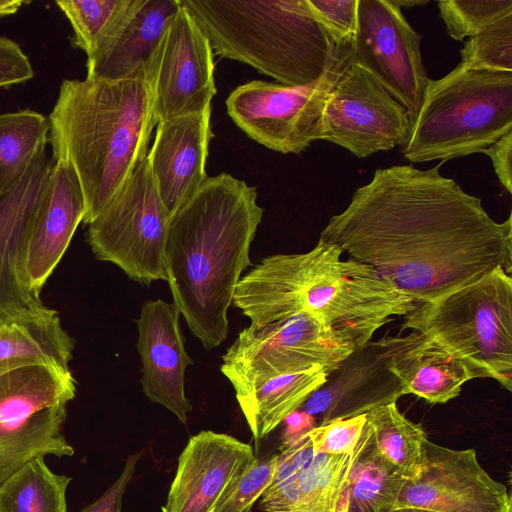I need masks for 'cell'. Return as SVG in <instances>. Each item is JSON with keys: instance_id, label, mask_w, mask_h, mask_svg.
Segmentation results:
<instances>
[{"instance_id": "6da1fadb", "label": "cell", "mask_w": 512, "mask_h": 512, "mask_svg": "<svg viewBox=\"0 0 512 512\" xmlns=\"http://www.w3.org/2000/svg\"><path fill=\"white\" fill-rule=\"evenodd\" d=\"M377 169L319 241L378 275L417 303L472 284L496 269L512 273V217L496 222L482 200L440 168Z\"/></svg>"}, {"instance_id": "7a4b0ae2", "label": "cell", "mask_w": 512, "mask_h": 512, "mask_svg": "<svg viewBox=\"0 0 512 512\" xmlns=\"http://www.w3.org/2000/svg\"><path fill=\"white\" fill-rule=\"evenodd\" d=\"M256 187L228 173L207 177L169 221L165 246L173 304L206 349L228 334V308L261 222Z\"/></svg>"}, {"instance_id": "3957f363", "label": "cell", "mask_w": 512, "mask_h": 512, "mask_svg": "<svg viewBox=\"0 0 512 512\" xmlns=\"http://www.w3.org/2000/svg\"><path fill=\"white\" fill-rule=\"evenodd\" d=\"M342 254L318 240L305 253L269 256L239 280L232 303L257 325L309 313L358 350L417 302Z\"/></svg>"}, {"instance_id": "277c9868", "label": "cell", "mask_w": 512, "mask_h": 512, "mask_svg": "<svg viewBox=\"0 0 512 512\" xmlns=\"http://www.w3.org/2000/svg\"><path fill=\"white\" fill-rule=\"evenodd\" d=\"M48 122L52 159L74 169L88 225L147 157L157 121L146 71L119 80H63Z\"/></svg>"}, {"instance_id": "5b68a950", "label": "cell", "mask_w": 512, "mask_h": 512, "mask_svg": "<svg viewBox=\"0 0 512 512\" xmlns=\"http://www.w3.org/2000/svg\"><path fill=\"white\" fill-rule=\"evenodd\" d=\"M212 51L291 87L318 81L336 51L307 0H180Z\"/></svg>"}, {"instance_id": "8992f818", "label": "cell", "mask_w": 512, "mask_h": 512, "mask_svg": "<svg viewBox=\"0 0 512 512\" xmlns=\"http://www.w3.org/2000/svg\"><path fill=\"white\" fill-rule=\"evenodd\" d=\"M512 131V72L460 63L429 81L401 152L412 163L481 153Z\"/></svg>"}, {"instance_id": "52a82bcc", "label": "cell", "mask_w": 512, "mask_h": 512, "mask_svg": "<svg viewBox=\"0 0 512 512\" xmlns=\"http://www.w3.org/2000/svg\"><path fill=\"white\" fill-rule=\"evenodd\" d=\"M401 331L420 333L467 363L480 378L512 389V277L499 268L432 301L416 303Z\"/></svg>"}, {"instance_id": "ba28073f", "label": "cell", "mask_w": 512, "mask_h": 512, "mask_svg": "<svg viewBox=\"0 0 512 512\" xmlns=\"http://www.w3.org/2000/svg\"><path fill=\"white\" fill-rule=\"evenodd\" d=\"M355 351L321 320L299 313L243 329L223 355L221 372L239 398L281 375L313 368L330 374Z\"/></svg>"}, {"instance_id": "9c48e42d", "label": "cell", "mask_w": 512, "mask_h": 512, "mask_svg": "<svg viewBox=\"0 0 512 512\" xmlns=\"http://www.w3.org/2000/svg\"><path fill=\"white\" fill-rule=\"evenodd\" d=\"M170 218L146 157L88 224L87 242L98 260L113 263L134 281L146 285L167 281Z\"/></svg>"}, {"instance_id": "30bf717a", "label": "cell", "mask_w": 512, "mask_h": 512, "mask_svg": "<svg viewBox=\"0 0 512 512\" xmlns=\"http://www.w3.org/2000/svg\"><path fill=\"white\" fill-rule=\"evenodd\" d=\"M351 63L352 42L336 45L333 59L318 81L298 87L250 81L230 93L227 113L248 137L263 146L283 154H300L320 139L328 95Z\"/></svg>"}, {"instance_id": "8fae6325", "label": "cell", "mask_w": 512, "mask_h": 512, "mask_svg": "<svg viewBox=\"0 0 512 512\" xmlns=\"http://www.w3.org/2000/svg\"><path fill=\"white\" fill-rule=\"evenodd\" d=\"M411 125L405 106L352 60L328 95L320 139L365 158L403 146Z\"/></svg>"}, {"instance_id": "7c38bea8", "label": "cell", "mask_w": 512, "mask_h": 512, "mask_svg": "<svg viewBox=\"0 0 512 512\" xmlns=\"http://www.w3.org/2000/svg\"><path fill=\"white\" fill-rule=\"evenodd\" d=\"M421 40L391 0H358L353 63L404 105L412 121L430 81L421 56Z\"/></svg>"}, {"instance_id": "4fadbf2b", "label": "cell", "mask_w": 512, "mask_h": 512, "mask_svg": "<svg viewBox=\"0 0 512 512\" xmlns=\"http://www.w3.org/2000/svg\"><path fill=\"white\" fill-rule=\"evenodd\" d=\"M146 77L157 124L211 106L216 94L214 53L207 36L181 2L146 68Z\"/></svg>"}, {"instance_id": "5bb4252c", "label": "cell", "mask_w": 512, "mask_h": 512, "mask_svg": "<svg viewBox=\"0 0 512 512\" xmlns=\"http://www.w3.org/2000/svg\"><path fill=\"white\" fill-rule=\"evenodd\" d=\"M398 508L512 512V499L507 487L482 468L474 449L453 450L428 439L419 471L399 493Z\"/></svg>"}, {"instance_id": "9a60e30c", "label": "cell", "mask_w": 512, "mask_h": 512, "mask_svg": "<svg viewBox=\"0 0 512 512\" xmlns=\"http://www.w3.org/2000/svg\"><path fill=\"white\" fill-rule=\"evenodd\" d=\"M46 146L0 195V316L45 306L30 288L26 264L33 224L54 165Z\"/></svg>"}, {"instance_id": "2e32d148", "label": "cell", "mask_w": 512, "mask_h": 512, "mask_svg": "<svg viewBox=\"0 0 512 512\" xmlns=\"http://www.w3.org/2000/svg\"><path fill=\"white\" fill-rule=\"evenodd\" d=\"M257 458L249 444L201 431L179 456L162 512H212L228 484Z\"/></svg>"}, {"instance_id": "e0dca14e", "label": "cell", "mask_w": 512, "mask_h": 512, "mask_svg": "<svg viewBox=\"0 0 512 512\" xmlns=\"http://www.w3.org/2000/svg\"><path fill=\"white\" fill-rule=\"evenodd\" d=\"M179 316L173 303L146 301L137 320V350L145 395L185 423L192 405L185 395L184 375L192 360L185 350Z\"/></svg>"}, {"instance_id": "ac0fdd59", "label": "cell", "mask_w": 512, "mask_h": 512, "mask_svg": "<svg viewBox=\"0 0 512 512\" xmlns=\"http://www.w3.org/2000/svg\"><path fill=\"white\" fill-rule=\"evenodd\" d=\"M401 396V385L378 340L353 352L302 406L304 412L326 423L366 414L396 403Z\"/></svg>"}, {"instance_id": "d6986e66", "label": "cell", "mask_w": 512, "mask_h": 512, "mask_svg": "<svg viewBox=\"0 0 512 512\" xmlns=\"http://www.w3.org/2000/svg\"><path fill=\"white\" fill-rule=\"evenodd\" d=\"M212 138L211 106L157 124L147 159L158 193L171 215L208 177L205 168Z\"/></svg>"}, {"instance_id": "ffe728a7", "label": "cell", "mask_w": 512, "mask_h": 512, "mask_svg": "<svg viewBox=\"0 0 512 512\" xmlns=\"http://www.w3.org/2000/svg\"><path fill=\"white\" fill-rule=\"evenodd\" d=\"M85 210L83 191L74 169L64 161H55L28 246L26 272L35 293L40 295L62 259Z\"/></svg>"}, {"instance_id": "44dd1931", "label": "cell", "mask_w": 512, "mask_h": 512, "mask_svg": "<svg viewBox=\"0 0 512 512\" xmlns=\"http://www.w3.org/2000/svg\"><path fill=\"white\" fill-rule=\"evenodd\" d=\"M180 7V0H131L108 37L87 57L86 78L119 80L145 70Z\"/></svg>"}, {"instance_id": "7402d4cb", "label": "cell", "mask_w": 512, "mask_h": 512, "mask_svg": "<svg viewBox=\"0 0 512 512\" xmlns=\"http://www.w3.org/2000/svg\"><path fill=\"white\" fill-rule=\"evenodd\" d=\"M379 341L403 395L444 404L456 398L465 383L480 378L467 363L420 333L384 336Z\"/></svg>"}, {"instance_id": "603a6c76", "label": "cell", "mask_w": 512, "mask_h": 512, "mask_svg": "<svg viewBox=\"0 0 512 512\" xmlns=\"http://www.w3.org/2000/svg\"><path fill=\"white\" fill-rule=\"evenodd\" d=\"M74 347L58 312L47 306L0 316V375L30 364L70 369Z\"/></svg>"}, {"instance_id": "cb8c5ba5", "label": "cell", "mask_w": 512, "mask_h": 512, "mask_svg": "<svg viewBox=\"0 0 512 512\" xmlns=\"http://www.w3.org/2000/svg\"><path fill=\"white\" fill-rule=\"evenodd\" d=\"M70 369L30 364L0 375V426L23 425L38 413L67 405L76 395Z\"/></svg>"}, {"instance_id": "d4e9b609", "label": "cell", "mask_w": 512, "mask_h": 512, "mask_svg": "<svg viewBox=\"0 0 512 512\" xmlns=\"http://www.w3.org/2000/svg\"><path fill=\"white\" fill-rule=\"evenodd\" d=\"M408 478L377 451L366 423L351 456L346 512H392Z\"/></svg>"}, {"instance_id": "484cf974", "label": "cell", "mask_w": 512, "mask_h": 512, "mask_svg": "<svg viewBox=\"0 0 512 512\" xmlns=\"http://www.w3.org/2000/svg\"><path fill=\"white\" fill-rule=\"evenodd\" d=\"M328 375L323 368L281 375L236 398L256 445L324 385Z\"/></svg>"}, {"instance_id": "4316f807", "label": "cell", "mask_w": 512, "mask_h": 512, "mask_svg": "<svg viewBox=\"0 0 512 512\" xmlns=\"http://www.w3.org/2000/svg\"><path fill=\"white\" fill-rule=\"evenodd\" d=\"M67 405L46 409L21 426H0V484L30 460L46 455L72 456L63 434Z\"/></svg>"}, {"instance_id": "83f0119b", "label": "cell", "mask_w": 512, "mask_h": 512, "mask_svg": "<svg viewBox=\"0 0 512 512\" xmlns=\"http://www.w3.org/2000/svg\"><path fill=\"white\" fill-rule=\"evenodd\" d=\"M71 477L56 474L36 457L0 484V512H67Z\"/></svg>"}, {"instance_id": "f1b7e54d", "label": "cell", "mask_w": 512, "mask_h": 512, "mask_svg": "<svg viewBox=\"0 0 512 512\" xmlns=\"http://www.w3.org/2000/svg\"><path fill=\"white\" fill-rule=\"evenodd\" d=\"M377 451L388 462L413 477L420 469L427 434L420 424L407 419L396 403L366 413Z\"/></svg>"}, {"instance_id": "f546056e", "label": "cell", "mask_w": 512, "mask_h": 512, "mask_svg": "<svg viewBox=\"0 0 512 512\" xmlns=\"http://www.w3.org/2000/svg\"><path fill=\"white\" fill-rule=\"evenodd\" d=\"M48 136V118L41 113L24 109L0 115V195L49 143Z\"/></svg>"}, {"instance_id": "4dcf8cb0", "label": "cell", "mask_w": 512, "mask_h": 512, "mask_svg": "<svg viewBox=\"0 0 512 512\" xmlns=\"http://www.w3.org/2000/svg\"><path fill=\"white\" fill-rule=\"evenodd\" d=\"M351 456L316 454L298 475L307 512H339Z\"/></svg>"}, {"instance_id": "1f68e13d", "label": "cell", "mask_w": 512, "mask_h": 512, "mask_svg": "<svg viewBox=\"0 0 512 512\" xmlns=\"http://www.w3.org/2000/svg\"><path fill=\"white\" fill-rule=\"evenodd\" d=\"M131 0H57L74 35L71 44L90 56L119 23Z\"/></svg>"}, {"instance_id": "d6a6232c", "label": "cell", "mask_w": 512, "mask_h": 512, "mask_svg": "<svg viewBox=\"0 0 512 512\" xmlns=\"http://www.w3.org/2000/svg\"><path fill=\"white\" fill-rule=\"evenodd\" d=\"M460 55L468 69L512 72V11L470 36Z\"/></svg>"}, {"instance_id": "836d02e7", "label": "cell", "mask_w": 512, "mask_h": 512, "mask_svg": "<svg viewBox=\"0 0 512 512\" xmlns=\"http://www.w3.org/2000/svg\"><path fill=\"white\" fill-rule=\"evenodd\" d=\"M438 8L449 36L461 41L511 12L512 0H441Z\"/></svg>"}, {"instance_id": "e575fe53", "label": "cell", "mask_w": 512, "mask_h": 512, "mask_svg": "<svg viewBox=\"0 0 512 512\" xmlns=\"http://www.w3.org/2000/svg\"><path fill=\"white\" fill-rule=\"evenodd\" d=\"M277 455L256 459L225 488L212 512H250L270 485Z\"/></svg>"}, {"instance_id": "d590c367", "label": "cell", "mask_w": 512, "mask_h": 512, "mask_svg": "<svg viewBox=\"0 0 512 512\" xmlns=\"http://www.w3.org/2000/svg\"><path fill=\"white\" fill-rule=\"evenodd\" d=\"M365 424L366 414L320 423L307 433L313 452L352 456Z\"/></svg>"}, {"instance_id": "8d00e7d4", "label": "cell", "mask_w": 512, "mask_h": 512, "mask_svg": "<svg viewBox=\"0 0 512 512\" xmlns=\"http://www.w3.org/2000/svg\"><path fill=\"white\" fill-rule=\"evenodd\" d=\"M334 45L351 43L357 30L358 0H307Z\"/></svg>"}, {"instance_id": "74e56055", "label": "cell", "mask_w": 512, "mask_h": 512, "mask_svg": "<svg viewBox=\"0 0 512 512\" xmlns=\"http://www.w3.org/2000/svg\"><path fill=\"white\" fill-rule=\"evenodd\" d=\"M33 77L31 62L20 46L0 36V88L23 83Z\"/></svg>"}, {"instance_id": "f35d334b", "label": "cell", "mask_w": 512, "mask_h": 512, "mask_svg": "<svg viewBox=\"0 0 512 512\" xmlns=\"http://www.w3.org/2000/svg\"><path fill=\"white\" fill-rule=\"evenodd\" d=\"M260 508L264 512H307L298 477L269 485L261 495Z\"/></svg>"}, {"instance_id": "ab89813d", "label": "cell", "mask_w": 512, "mask_h": 512, "mask_svg": "<svg viewBox=\"0 0 512 512\" xmlns=\"http://www.w3.org/2000/svg\"><path fill=\"white\" fill-rule=\"evenodd\" d=\"M140 456V452L130 455L117 480L96 501L79 512H120L124 493Z\"/></svg>"}, {"instance_id": "60d3db41", "label": "cell", "mask_w": 512, "mask_h": 512, "mask_svg": "<svg viewBox=\"0 0 512 512\" xmlns=\"http://www.w3.org/2000/svg\"><path fill=\"white\" fill-rule=\"evenodd\" d=\"M481 153L486 154L491 159L494 172L501 185L507 192L512 193V131L502 136Z\"/></svg>"}, {"instance_id": "b9f144b4", "label": "cell", "mask_w": 512, "mask_h": 512, "mask_svg": "<svg viewBox=\"0 0 512 512\" xmlns=\"http://www.w3.org/2000/svg\"><path fill=\"white\" fill-rule=\"evenodd\" d=\"M284 421L286 422V428L283 436V447L295 442L315 427L314 417L304 411L296 410L288 415Z\"/></svg>"}, {"instance_id": "7bdbcfd3", "label": "cell", "mask_w": 512, "mask_h": 512, "mask_svg": "<svg viewBox=\"0 0 512 512\" xmlns=\"http://www.w3.org/2000/svg\"><path fill=\"white\" fill-rule=\"evenodd\" d=\"M25 3L22 0H0V18L15 14Z\"/></svg>"}, {"instance_id": "ee69618b", "label": "cell", "mask_w": 512, "mask_h": 512, "mask_svg": "<svg viewBox=\"0 0 512 512\" xmlns=\"http://www.w3.org/2000/svg\"><path fill=\"white\" fill-rule=\"evenodd\" d=\"M391 2L401 8H412L413 6L426 4L428 1L423 0H391Z\"/></svg>"}, {"instance_id": "f6af8a7d", "label": "cell", "mask_w": 512, "mask_h": 512, "mask_svg": "<svg viewBox=\"0 0 512 512\" xmlns=\"http://www.w3.org/2000/svg\"><path fill=\"white\" fill-rule=\"evenodd\" d=\"M392 512H435V511L420 509V508H398V509H394Z\"/></svg>"}]
</instances>
